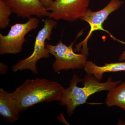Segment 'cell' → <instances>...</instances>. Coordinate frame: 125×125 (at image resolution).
Returning a JSON list of instances; mask_svg holds the SVG:
<instances>
[{
  "mask_svg": "<svg viewBox=\"0 0 125 125\" xmlns=\"http://www.w3.org/2000/svg\"><path fill=\"white\" fill-rule=\"evenodd\" d=\"M64 90L58 82L37 78L27 80L11 94L21 112L39 103L59 101Z\"/></svg>",
  "mask_w": 125,
  "mask_h": 125,
  "instance_id": "cell-1",
  "label": "cell"
},
{
  "mask_svg": "<svg viewBox=\"0 0 125 125\" xmlns=\"http://www.w3.org/2000/svg\"><path fill=\"white\" fill-rule=\"evenodd\" d=\"M110 77L101 83L93 75L87 74L83 79L74 74L69 87L65 89L59 101L61 106H65L67 116H71L77 107L86 103L92 94L102 91H109L120 83Z\"/></svg>",
  "mask_w": 125,
  "mask_h": 125,
  "instance_id": "cell-2",
  "label": "cell"
},
{
  "mask_svg": "<svg viewBox=\"0 0 125 125\" xmlns=\"http://www.w3.org/2000/svg\"><path fill=\"white\" fill-rule=\"evenodd\" d=\"M44 25L37 34L34 42L32 53L28 57L20 60L12 66L11 70L14 72L29 70L34 73L38 74L37 62L42 58L49 57L50 54L47 49L46 41L51 39L52 30L57 24V21L47 18L43 20Z\"/></svg>",
  "mask_w": 125,
  "mask_h": 125,
  "instance_id": "cell-3",
  "label": "cell"
},
{
  "mask_svg": "<svg viewBox=\"0 0 125 125\" xmlns=\"http://www.w3.org/2000/svg\"><path fill=\"white\" fill-rule=\"evenodd\" d=\"M124 4L122 0H110L108 4L105 7L97 11H93L89 8L84 15L80 20L85 21L89 24L90 30L89 32L84 40L76 45L75 50L79 51L81 49L82 53L87 55L88 54V40L94 31L101 30L107 33L111 38L115 41H117L125 44V42L119 40L110 33V32L105 30L103 27V24L107 19L109 15L118 10Z\"/></svg>",
  "mask_w": 125,
  "mask_h": 125,
  "instance_id": "cell-4",
  "label": "cell"
},
{
  "mask_svg": "<svg viewBox=\"0 0 125 125\" xmlns=\"http://www.w3.org/2000/svg\"><path fill=\"white\" fill-rule=\"evenodd\" d=\"M74 42H73L67 46L61 40L56 45L46 44V47L49 54L55 58L52 65L55 72L84 68L88 61L87 55L83 53L78 54L74 52L73 49Z\"/></svg>",
  "mask_w": 125,
  "mask_h": 125,
  "instance_id": "cell-5",
  "label": "cell"
},
{
  "mask_svg": "<svg viewBox=\"0 0 125 125\" xmlns=\"http://www.w3.org/2000/svg\"><path fill=\"white\" fill-rule=\"evenodd\" d=\"M40 21L32 17L26 22L17 23L11 25L7 35L0 33V54H16L20 53L28 33L38 27Z\"/></svg>",
  "mask_w": 125,
  "mask_h": 125,
  "instance_id": "cell-6",
  "label": "cell"
},
{
  "mask_svg": "<svg viewBox=\"0 0 125 125\" xmlns=\"http://www.w3.org/2000/svg\"><path fill=\"white\" fill-rule=\"evenodd\" d=\"M91 0H55L47 11H51L48 18L56 21L73 22L84 15Z\"/></svg>",
  "mask_w": 125,
  "mask_h": 125,
  "instance_id": "cell-7",
  "label": "cell"
},
{
  "mask_svg": "<svg viewBox=\"0 0 125 125\" xmlns=\"http://www.w3.org/2000/svg\"><path fill=\"white\" fill-rule=\"evenodd\" d=\"M18 18H29L47 17L50 12L46 10L40 0H4Z\"/></svg>",
  "mask_w": 125,
  "mask_h": 125,
  "instance_id": "cell-8",
  "label": "cell"
},
{
  "mask_svg": "<svg viewBox=\"0 0 125 125\" xmlns=\"http://www.w3.org/2000/svg\"><path fill=\"white\" fill-rule=\"evenodd\" d=\"M11 93L0 89V115L5 120L12 123L19 118V113Z\"/></svg>",
  "mask_w": 125,
  "mask_h": 125,
  "instance_id": "cell-9",
  "label": "cell"
},
{
  "mask_svg": "<svg viewBox=\"0 0 125 125\" xmlns=\"http://www.w3.org/2000/svg\"><path fill=\"white\" fill-rule=\"evenodd\" d=\"M84 70L87 74L93 75L101 81L106 72L125 71V62L105 63L102 66H99L93 62L88 61Z\"/></svg>",
  "mask_w": 125,
  "mask_h": 125,
  "instance_id": "cell-10",
  "label": "cell"
},
{
  "mask_svg": "<svg viewBox=\"0 0 125 125\" xmlns=\"http://www.w3.org/2000/svg\"><path fill=\"white\" fill-rule=\"evenodd\" d=\"M105 103L108 107L116 106L125 111V82L109 91Z\"/></svg>",
  "mask_w": 125,
  "mask_h": 125,
  "instance_id": "cell-11",
  "label": "cell"
},
{
  "mask_svg": "<svg viewBox=\"0 0 125 125\" xmlns=\"http://www.w3.org/2000/svg\"><path fill=\"white\" fill-rule=\"evenodd\" d=\"M13 12L4 0H0V29L6 28L10 25V17Z\"/></svg>",
  "mask_w": 125,
  "mask_h": 125,
  "instance_id": "cell-12",
  "label": "cell"
},
{
  "mask_svg": "<svg viewBox=\"0 0 125 125\" xmlns=\"http://www.w3.org/2000/svg\"><path fill=\"white\" fill-rule=\"evenodd\" d=\"M44 7L46 8H48L51 5L54 0H40Z\"/></svg>",
  "mask_w": 125,
  "mask_h": 125,
  "instance_id": "cell-13",
  "label": "cell"
},
{
  "mask_svg": "<svg viewBox=\"0 0 125 125\" xmlns=\"http://www.w3.org/2000/svg\"><path fill=\"white\" fill-rule=\"evenodd\" d=\"M8 70V67L6 65L2 62L0 63V71L1 74H6Z\"/></svg>",
  "mask_w": 125,
  "mask_h": 125,
  "instance_id": "cell-14",
  "label": "cell"
},
{
  "mask_svg": "<svg viewBox=\"0 0 125 125\" xmlns=\"http://www.w3.org/2000/svg\"><path fill=\"white\" fill-rule=\"evenodd\" d=\"M118 60L120 61H125V51H123L119 56Z\"/></svg>",
  "mask_w": 125,
  "mask_h": 125,
  "instance_id": "cell-15",
  "label": "cell"
},
{
  "mask_svg": "<svg viewBox=\"0 0 125 125\" xmlns=\"http://www.w3.org/2000/svg\"><path fill=\"white\" fill-rule=\"evenodd\" d=\"M119 125H125V121H119Z\"/></svg>",
  "mask_w": 125,
  "mask_h": 125,
  "instance_id": "cell-16",
  "label": "cell"
}]
</instances>
